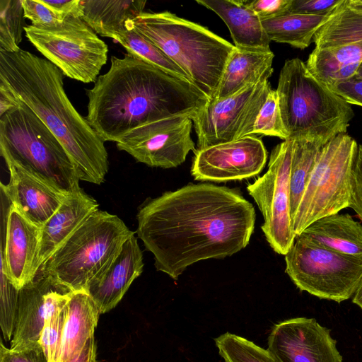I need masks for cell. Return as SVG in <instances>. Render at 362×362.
Segmentation results:
<instances>
[{
  "label": "cell",
  "instance_id": "obj_4",
  "mask_svg": "<svg viewBox=\"0 0 362 362\" xmlns=\"http://www.w3.org/2000/svg\"><path fill=\"white\" fill-rule=\"evenodd\" d=\"M127 24L182 69L209 100L214 98L234 45L167 11H144Z\"/></svg>",
  "mask_w": 362,
  "mask_h": 362
},
{
  "label": "cell",
  "instance_id": "obj_1",
  "mask_svg": "<svg viewBox=\"0 0 362 362\" xmlns=\"http://www.w3.org/2000/svg\"><path fill=\"white\" fill-rule=\"evenodd\" d=\"M136 234L158 271L173 279L190 265L245 248L253 233V205L235 189L189 183L148 199L136 215Z\"/></svg>",
  "mask_w": 362,
  "mask_h": 362
},
{
  "label": "cell",
  "instance_id": "obj_21",
  "mask_svg": "<svg viewBox=\"0 0 362 362\" xmlns=\"http://www.w3.org/2000/svg\"><path fill=\"white\" fill-rule=\"evenodd\" d=\"M98 209L97 201L81 187L66 196L40 229L33 279L50 257Z\"/></svg>",
  "mask_w": 362,
  "mask_h": 362
},
{
  "label": "cell",
  "instance_id": "obj_18",
  "mask_svg": "<svg viewBox=\"0 0 362 362\" xmlns=\"http://www.w3.org/2000/svg\"><path fill=\"white\" fill-rule=\"evenodd\" d=\"M7 185L1 183L11 203L31 223L42 228L69 194L47 183L18 165L6 161Z\"/></svg>",
  "mask_w": 362,
  "mask_h": 362
},
{
  "label": "cell",
  "instance_id": "obj_20",
  "mask_svg": "<svg viewBox=\"0 0 362 362\" xmlns=\"http://www.w3.org/2000/svg\"><path fill=\"white\" fill-rule=\"evenodd\" d=\"M134 234L124 241L112 262L88 282L84 290L100 314L113 309L143 272V254Z\"/></svg>",
  "mask_w": 362,
  "mask_h": 362
},
{
  "label": "cell",
  "instance_id": "obj_13",
  "mask_svg": "<svg viewBox=\"0 0 362 362\" xmlns=\"http://www.w3.org/2000/svg\"><path fill=\"white\" fill-rule=\"evenodd\" d=\"M270 89L267 80L229 97L209 100L191 115L197 136V149L252 136L254 123Z\"/></svg>",
  "mask_w": 362,
  "mask_h": 362
},
{
  "label": "cell",
  "instance_id": "obj_2",
  "mask_svg": "<svg viewBox=\"0 0 362 362\" xmlns=\"http://www.w3.org/2000/svg\"><path fill=\"white\" fill-rule=\"evenodd\" d=\"M86 117L105 141H118L144 124L193 115L209 100L192 83L127 54L112 56L110 66L86 90Z\"/></svg>",
  "mask_w": 362,
  "mask_h": 362
},
{
  "label": "cell",
  "instance_id": "obj_42",
  "mask_svg": "<svg viewBox=\"0 0 362 362\" xmlns=\"http://www.w3.org/2000/svg\"><path fill=\"white\" fill-rule=\"evenodd\" d=\"M72 362H96V344L94 337L88 340L81 352Z\"/></svg>",
  "mask_w": 362,
  "mask_h": 362
},
{
  "label": "cell",
  "instance_id": "obj_16",
  "mask_svg": "<svg viewBox=\"0 0 362 362\" xmlns=\"http://www.w3.org/2000/svg\"><path fill=\"white\" fill-rule=\"evenodd\" d=\"M267 349L277 362H342L330 330L314 318L296 317L275 325Z\"/></svg>",
  "mask_w": 362,
  "mask_h": 362
},
{
  "label": "cell",
  "instance_id": "obj_40",
  "mask_svg": "<svg viewBox=\"0 0 362 362\" xmlns=\"http://www.w3.org/2000/svg\"><path fill=\"white\" fill-rule=\"evenodd\" d=\"M349 207L362 223V144L358 145L353 170L352 195Z\"/></svg>",
  "mask_w": 362,
  "mask_h": 362
},
{
  "label": "cell",
  "instance_id": "obj_14",
  "mask_svg": "<svg viewBox=\"0 0 362 362\" xmlns=\"http://www.w3.org/2000/svg\"><path fill=\"white\" fill-rule=\"evenodd\" d=\"M192 115H178L140 126L116 142L137 162L162 168H175L195 152Z\"/></svg>",
  "mask_w": 362,
  "mask_h": 362
},
{
  "label": "cell",
  "instance_id": "obj_10",
  "mask_svg": "<svg viewBox=\"0 0 362 362\" xmlns=\"http://www.w3.org/2000/svg\"><path fill=\"white\" fill-rule=\"evenodd\" d=\"M31 44L64 76L94 82L107 63L108 47L81 18L69 16L54 26L25 27Z\"/></svg>",
  "mask_w": 362,
  "mask_h": 362
},
{
  "label": "cell",
  "instance_id": "obj_17",
  "mask_svg": "<svg viewBox=\"0 0 362 362\" xmlns=\"http://www.w3.org/2000/svg\"><path fill=\"white\" fill-rule=\"evenodd\" d=\"M1 268L18 289L33 279L40 228L28 220L11 203L6 226L1 227Z\"/></svg>",
  "mask_w": 362,
  "mask_h": 362
},
{
  "label": "cell",
  "instance_id": "obj_28",
  "mask_svg": "<svg viewBox=\"0 0 362 362\" xmlns=\"http://www.w3.org/2000/svg\"><path fill=\"white\" fill-rule=\"evenodd\" d=\"M116 41L133 57L142 60L174 77L192 83L182 69L127 24L126 29L119 35Z\"/></svg>",
  "mask_w": 362,
  "mask_h": 362
},
{
  "label": "cell",
  "instance_id": "obj_45",
  "mask_svg": "<svg viewBox=\"0 0 362 362\" xmlns=\"http://www.w3.org/2000/svg\"><path fill=\"white\" fill-rule=\"evenodd\" d=\"M355 76H356L358 78H362V63L361 64V65L357 71V73Z\"/></svg>",
  "mask_w": 362,
  "mask_h": 362
},
{
  "label": "cell",
  "instance_id": "obj_33",
  "mask_svg": "<svg viewBox=\"0 0 362 362\" xmlns=\"http://www.w3.org/2000/svg\"><path fill=\"white\" fill-rule=\"evenodd\" d=\"M262 134L288 139L279 108L276 90L270 89L253 125L252 135Z\"/></svg>",
  "mask_w": 362,
  "mask_h": 362
},
{
  "label": "cell",
  "instance_id": "obj_36",
  "mask_svg": "<svg viewBox=\"0 0 362 362\" xmlns=\"http://www.w3.org/2000/svg\"><path fill=\"white\" fill-rule=\"evenodd\" d=\"M344 0H292L290 13L329 16Z\"/></svg>",
  "mask_w": 362,
  "mask_h": 362
},
{
  "label": "cell",
  "instance_id": "obj_35",
  "mask_svg": "<svg viewBox=\"0 0 362 362\" xmlns=\"http://www.w3.org/2000/svg\"><path fill=\"white\" fill-rule=\"evenodd\" d=\"M25 18L35 26H54L61 24L65 19L56 13L44 0H22Z\"/></svg>",
  "mask_w": 362,
  "mask_h": 362
},
{
  "label": "cell",
  "instance_id": "obj_11",
  "mask_svg": "<svg viewBox=\"0 0 362 362\" xmlns=\"http://www.w3.org/2000/svg\"><path fill=\"white\" fill-rule=\"evenodd\" d=\"M315 47L305 63L327 87L354 76L362 63V8L344 0L313 37Z\"/></svg>",
  "mask_w": 362,
  "mask_h": 362
},
{
  "label": "cell",
  "instance_id": "obj_8",
  "mask_svg": "<svg viewBox=\"0 0 362 362\" xmlns=\"http://www.w3.org/2000/svg\"><path fill=\"white\" fill-rule=\"evenodd\" d=\"M358 147L343 133L322 148L292 220L296 235L314 221L349 207Z\"/></svg>",
  "mask_w": 362,
  "mask_h": 362
},
{
  "label": "cell",
  "instance_id": "obj_32",
  "mask_svg": "<svg viewBox=\"0 0 362 362\" xmlns=\"http://www.w3.org/2000/svg\"><path fill=\"white\" fill-rule=\"evenodd\" d=\"M71 293L56 305L45 320L39 343L47 362H57Z\"/></svg>",
  "mask_w": 362,
  "mask_h": 362
},
{
  "label": "cell",
  "instance_id": "obj_23",
  "mask_svg": "<svg viewBox=\"0 0 362 362\" xmlns=\"http://www.w3.org/2000/svg\"><path fill=\"white\" fill-rule=\"evenodd\" d=\"M100 315L86 291L71 293L57 362H72L79 355L88 340L94 337Z\"/></svg>",
  "mask_w": 362,
  "mask_h": 362
},
{
  "label": "cell",
  "instance_id": "obj_37",
  "mask_svg": "<svg viewBox=\"0 0 362 362\" xmlns=\"http://www.w3.org/2000/svg\"><path fill=\"white\" fill-rule=\"evenodd\" d=\"M0 362H47V360L39 342L12 350L1 341Z\"/></svg>",
  "mask_w": 362,
  "mask_h": 362
},
{
  "label": "cell",
  "instance_id": "obj_34",
  "mask_svg": "<svg viewBox=\"0 0 362 362\" xmlns=\"http://www.w3.org/2000/svg\"><path fill=\"white\" fill-rule=\"evenodd\" d=\"M0 326L5 341L12 339L18 313L19 291L0 269Z\"/></svg>",
  "mask_w": 362,
  "mask_h": 362
},
{
  "label": "cell",
  "instance_id": "obj_24",
  "mask_svg": "<svg viewBox=\"0 0 362 362\" xmlns=\"http://www.w3.org/2000/svg\"><path fill=\"white\" fill-rule=\"evenodd\" d=\"M274 58L272 51L250 52L235 48L227 62L213 99L229 97L250 85L268 80L273 73Z\"/></svg>",
  "mask_w": 362,
  "mask_h": 362
},
{
  "label": "cell",
  "instance_id": "obj_43",
  "mask_svg": "<svg viewBox=\"0 0 362 362\" xmlns=\"http://www.w3.org/2000/svg\"><path fill=\"white\" fill-rule=\"evenodd\" d=\"M352 302L362 310V276L353 296Z\"/></svg>",
  "mask_w": 362,
  "mask_h": 362
},
{
  "label": "cell",
  "instance_id": "obj_39",
  "mask_svg": "<svg viewBox=\"0 0 362 362\" xmlns=\"http://www.w3.org/2000/svg\"><path fill=\"white\" fill-rule=\"evenodd\" d=\"M328 88L349 104L362 107V78L354 76L337 81Z\"/></svg>",
  "mask_w": 362,
  "mask_h": 362
},
{
  "label": "cell",
  "instance_id": "obj_15",
  "mask_svg": "<svg viewBox=\"0 0 362 362\" xmlns=\"http://www.w3.org/2000/svg\"><path fill=\"white\" fill-rule=\"evenodd\" d=\"M191 175L195 180L222 182L241 180L263 170L267 152L261 139L247 136L194 152Z\"/></svg>",
  "mask_w": 362,
  "mask_h": 362
},
{
  "label": "cell",
  "instance_id": "obj_44",
  "mask_svg": "<svg viewBox=\"0 0 362 362\" xmlns=\"http://www.w3.org/2000/svg\"><path fill=\"white\" fill-rule=\"evenodd\" d=\"M349 2L353 6L359 8H362V0H349Z\"/></svg>",
  "mask_w": 362,
  "mask_h": 362
},
{
  "label": "cell",
  "instance_id": "obj_31",
  "mask_svg": "<svg viewBox=\"0 0 362 362\" xmlns=\"http://www.w3.org/2000/svg\"><path fill=\"white\" fill-rule=\"evenodd\" d=\"M22 0L0 1V49L13 52L25 33V21Z\"/></svg>",
  "mask_w": 362,
  "mask_h": 362
},
{
  "label": "cell",
  "instance_id": "obj_9",
  "mask_svg": "<svg viewBox=\"0 0 362 362\" xmlns=\"http://www.w3.org/2000/svg\"><path fill=\"white\" fill-rule=\"evenodd\" d=\"M286 272L302 291L341 303L354 296L362 276V259L327 248L298 235L285 255Z\"/></svg>",
  "mask_w": 362,
  "mask_h": 362
},
{
  "label": "cell",
  "instance_id": "obj_7",
  "mask_svg": "<svg viewBox=\"0 0 362 362\" xmlns=\"http://www.w3.org/2000/svg\"><path fill=\"white\" fill-rule=\"evenodd\" d=\"M117 216L94 211L42 265L40 271L66 292L85 290L134 234Z\"/></svg>",
  "mask_w": 362,
  "mask_h": 362
},
{
  "label": "cell",
  "instance_id": "obj_12",
  "mask_svg": "<svg viewBox=\"0 0 362 362\" xmlns=\"http://www.w3.org/2000/svg\"><path fill=\"white\" fill-rule=\"evenodd\" d=\"M293 140L277 144L272 151L268 169L247 187L264 218L261 228L272 250L285 255L296 234L291 215L290 175Z\"/></svg>",
  "mask_w": 362,
  "mask_h": 362
},
{
  "label": "cell",
  "instance_id": "obj_6",
  "mask_svg": "<svg viewBox=\"0 0 362 362\" xmlns=\"http://www.w3.org/2000/svg\"><path fill=\"white\" fill-rule=\"evenodd\" d=\"M0 153L67 193L80 188L76 165L59 140L23 103L0 117Z\"/></svg>",
  "mask_w": 362,
  "mask_h": 362
},
{
  "label": "cell",
  "instance_id": "obj_5",
  "mask_svg": "<svg viewBox=\"0 0 362 362\" xmlns=\"http://www.w3.org/2000/svg\"><path fill=\"white\" fill-rule=\"evenodd\" d=\"M276 90L290 139L325 146L346 133L354 116L351 105L315 78L298 58L285 62Z\"/></svg>",
  "mask_w": 362,
  "mask_h": 362
},
{
  "label": "cell",
  "instance_id": "obj_3",
  "mask_svg": "<svg viewBox=\"0 0 362 362\" xmlns=\"http://www.w3.org/2000/svg\"><path fill=\"white\" fill-rule=\"evenodd\" d=\"M64 76L52 63L32 52L0 49V83L59 140L76 165L80 180L100 185L108 171L107 151L69 99Z\"/></svg>",
  "mask_w": 362,
  "mask_h": 362
},
{
  "label": "cell",
  "instance_id": "obj_38",
  "mask_svg": "<svg viewBox=\"0 0 362 362\" xmlns=\"http://www.w3.org/2000/svg\"><path fill=\"white\" fill-rule=\"evenodd\" d=\"M292 0H254L247 4L261 21L274 18L290 13Z\"/></svg>",
  "mask_w": 362,
  "mask_h": 362
},
{
  "label": "cell",
  "instance_id": "obj_25",
  "mask_svg": "<svg viewBox=\"0 0 362 362\" xmlns=\"http://www.w3.org/2000/svg\"><path fill=\"white\" fill-rule=\"evenodd\" d=\"M300 235L330 250L362 259V224L349 214L321 218Z\"/></svg>",
  "mask_w": 362,
  "mask_h": 362
},
{
  "label": "cell",
  "instance_id": "obj_22",
  "mask_svg": "<svg viewBox=\"0 0 362 362\" xmlns=\"http://www.w3.org/2000/svg\"><path fill=\"white\" fill-rule=\"evenodd\" d=\"M216 13L228 28L236 49L243 51L271 52L270 40L258 16L243 0H197Z\"/></svg>",
  "mask_w": 362,
  "mask_h": 362
},
{
  "label": "cell",
  "instance_id": "obj_26",
  "mask_svg": "<svg viewBox=\"0 0 362 362\" xmlns=\"http://www.w3.org/2000/svg\"><path fill=\"white\" fill-rule=\"evenodd\" d=\"M146 4L141 0H85L81 18L95 33L116 40L127 21L144 12Z\"/></svg>",
  "mask_w": 362,
  "mask_h": 362
},
{
  "label": "cell",
  "instance_id": "obj_19",
  "mask_svg": "<svg viewBox=\"0 0 362 362\" xmlns=\"http://www.w3.org/2000/svg\"><path fill=\"white\" fill-rule=\"evenodd\" d=\"M68 293L52 284L39 270L35 278L19 291L10 349L18 350L38 343L47 317Z\"/></svg>",
  "mask_w": 362,
  "mask_h": 362
},
{
  "label": "cell",
  "instance_id": "obj_29",
  "mask_svg": "<svg viewBox=\"0 0 362 362\" xmlns=\"http://www.w3.org/2000/svg\"><path fill=\"white\" fill-rule=\"evenodd\" d=\"M292 140L290 189L291 215L293 220L309 177L324 146L305 139Z\"/></svg>",
  "mask_w": 362,
  "mask_h": 362
},
{
  "label": "cell",
  "instance_id": "obj_30",
  "mask_svg": "<svg viewBox=\"0 0 362 362\" xmlns=\"http://www.w3.org/2000/svg\"><path fill=\"white\" fill-rule=\"evenodd\" d=\"M215 344L225 362H277L268 349L234 334L220 335Z\"/></svg>",
  "mask_w": 362,
  "mask_h": 362
},
{
  "label": "cell",
  "instance_id": "obj_41",
  "mask_svg": "<svg viewBox=\"0 0 362 362\" xmlns=\"http://www.w3.org/2000/svg\"><path fill=\"white\" fill-rule=\"evenodd\" d=\"M18 100L1 83H0V117L15 108Z\"/></svg>",
  "mask_w": 362,
  "mask_h": 362
},
{
  "label": "cell",
  "instance_id": "obj_27",
  "mask_svg": "<svg viewBox=\"0 0 362 362\" xmlns=\"http://www.w3.org/2000/svg\"><path fill=\"white\" fill-rule=\"evenodd\" d=\"M329 17L288 13L262 21V23L270 41L303 49L310 45L315 33Z\"/></svg>",
  "mask_w": 362,
  "mask_h": 362
}]
</instances>
